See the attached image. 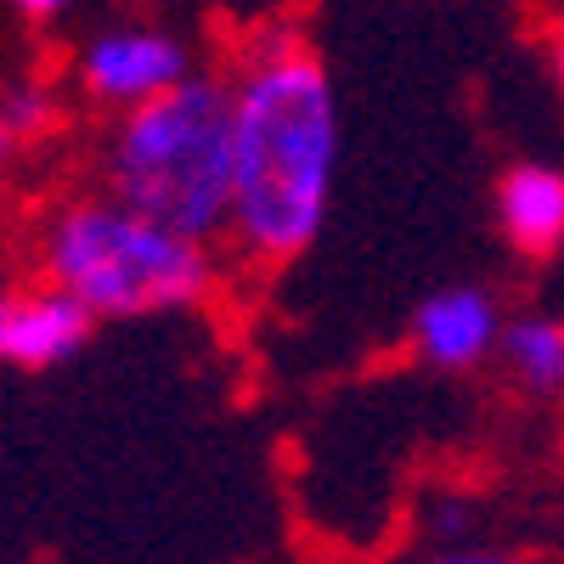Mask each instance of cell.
I'll use <instances>...</instances> for the list:
<instances>
[{
    "instance_id": "1",
    "label": "cell",
    "mask_w": 564,
    "mask_h": 564,
    "mask_svg": "<svg viewBox=\"0 0 564 564\" xmlns=\"http://www.w3.org/2000/svg\"><path fill=\"white\" fill-rule=\"evenodd\" d=\"M231 243L260 265L300 260L327 226L339 175V90L311 40L265 34L231 79Z\"/></svg>"
},
{
    "instance_id": "2",
    "label": "cell",
    "mask_w": 564,
    "mask_h": 564,
    "mask_svg": "<svg viewBox=\"0 0 564 564\" xmlns=\"http://www.w3.org/2000/svg\"><path fill=\"white\" fill-rule=\"evenodd\" d=\"M231 85L198 74L124 108L108 141V193L204 243L231 231Z\"/></svg>"
},
{
    "instance_id": "3",
    "label": "cell",
    "mask_w": 564,
    "mask_h": 564,
    "mask_svg": "<svg viewBox=\"0 0 564 564\" xmlns=\"http://www.w3.org/2000/svg\"><path fill=\"white\" fill-rule=\"evenodd\" d=\"M40 260H45V276L57 289H68L97 322L193 311L215 294L209 243L119 204L113 193L57 209L52 226H45Z\"/></svg>"
},
{
    "instance_id": "4",
    "label": "cell",
    "mask_w": 564,
    "mask_h": 564,
    "mask_svg": "<svg viewBox=\"0 0 564 564\" xmlns=\"http://www.w3.org/2000/svg\"><path fill=\"white\" fill-rule=\"evenodd\" d=\"M502 305L480 282H446V289L423 294L412 311V350L435 372H475L497 361L502 345Z\"/></svg>"
},
{
    "instance_id": "5",
    "label": "cell",
    "mask_w": 564,
    "mask_h": 564,
    "mask_svg": "<svg viewBox=\"0 0 564 564\" xmlns=\"http://www.w3.org/2000/svg\"><path fill=\"white\" fill-rule=\"evenodd\" d=\"M193 74L186 63V45L164 29H108L79 52V79L97 102L113 108H135L164 97L170 85H181Z\"/></svg>"
},
{
    "instance_id": "6",
    "label": "cell",
    "mask_w": 564,
    "mask_h": 564,
    "mask_svg": "<svg viewBox=\"0 0 564 564\" xmlns=\"http://www.w3.org/2000/svg\"><path fill=\"white\" fill-rule=\"evenodd\" d=\"M90 316L68 289H40V294H0V361L12 367H57L68 361L85 334Z\"/></svg>"
},
{
    "instance_id": "7",
    "label": "cell",
    "mask_w": 564,
    "mask_h": 564,
    "mask_svg": "<svg viewBox=\"0 0 564 564\" xmlns=\"http://www.w3.org/2000/svg\"><path fill=\"white\" fill-rule=\"evenodd\" d=\"M497 231L513 254L547 260L564 249V164L520 159L497 175Z\"/></svg>"
},
{
    "instance_id": "8",
    "label": "cell",
    "mask_w": 564,
    "mask_h": 564,
    "mask_svg": "<svg viewBox=\"0 0 564 564\" xmlns=\"http://www.w3.org/2000/svg\"><path fill=\"white\" fill-rule=\"evenodd\" d=\"M497 367L508 384L531 401H558L564 395V316L553 311H525L502 322Z\"/></svg>"
},
{
    "instance_id": "9",
    "label": "cell",
    "mask_w": 564,
    "mask_h": 564,
    "mask_svg": "<svg viewBox=\"0 0 564 564\" xmlns=\"http://www.w3.org/2000/svg\"><path fill=\"white\" fill-rule=\"evenodd\" d=\"M0 108H7V119H12L18 141H34L45 124L57 119L52 90H40V85H12V90H0Z\"/></svg>"
},
{
    "instance_id": "10",
    "label": "cell",
    "mask_w": 564,
    "mask_h": 564,
    "mask_svg": "<svg viewBox=\"0 0 564 564\" xmlns=\"http://www.w3.org/2000/svg\"><path fill=\"white\" fill-rule=\"evenodd\" d=\"M417 564H525V558L491 553V547H452V553H430V558H417Z\"/></svg>"
},
{
    "instance_id": "11",
    "label": "cell",
    "mask_w": 564,
    "mask_h": 564,
    "mask_svg": "<svg viewBox=\"0 0 564 564\" xmlns=\"http://www.w3.org/2000/svg\"><path fill=\"white\" fill-rule=\"evenodd\" d=\"M12 7H18L23 18H40V23H45V18H63L68 0H12Z\"/></svg>"
},
{
    "instance_id": "12",
    "label": "cell",
    "mask_w": 564,
    "mask_h": 564,
    "mask_svg": "<svg viewBox=\"0 0 564 564\" xmlns=\"http://www.w3.org/2000/svg\"><path fill=\"white\" fill-rule=\"evenodd\" d=\"M547 63H553V79H558V90H564V23L547 34Z\"/></svg>"
},
{
    "instance_id": "13",
    "label": "cell",
    "mask_w": 564,
    "mask_h": 564,
    "mask_svg": "<svg viewBox=\"0 0 564 564\" xmlns=\"http://www.w3.org/2000/svg\"><path fill=\"white\" fill-rule=\"evenodd\" d=\"M18 148V130H12V119H7V108H0V159H7Z\"/></svg>"
}]
</instances>
